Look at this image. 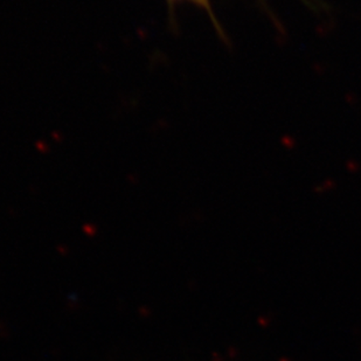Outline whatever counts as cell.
<instances>
[{
	"instance_id": "1",
	"label": "cell",
	"mask_w": 361,
	"mask_h": 361,
	"mask_svg": "<svg viewBox=\"0 0 361 361\" xmlns=\"http://www.w3.org/2000/svg\"><path fill=\"white\" fill-rule=\"evenodd\" d=\"M170 3H179V1H188V3L195 4L197 6L201 7L202 10L207 12L208 16L213 19V12H212L211 1L209 0H169Z\"/></svg>"
}]
</instances>
